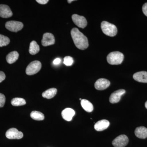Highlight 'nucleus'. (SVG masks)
Masks as SVG:
<instances>
[{
    "mask_svg": "<svg viewBox=\"0 0 147 147\" xmlns=\"http://www.w3.org/2000/svg\"><path fill=\"white\" fill-rule=\"evenodd\" d=\"M71 35L75 46L78 49L84 50L88 47V40L87 37L77 28H73L71 30Z\"/></svg>",
    "mask_w": 147,
    "mask_h": 147,
    "instance_id": "nucleus-1",
    "label": "nucleus"
},
{
    "mask_svg": "<svg viewBox=\"0 0 147 147\" xmlns=\"http://www.w3.org/2000/svg\"><path fill=\"white\" fill-rule=\"evenodd\" d=\"M101 28L103 33L108 36H115L117 33V27L107 21H102L101 24Z\"/></svg>",
    "mask_w": 147,
    "mask_h": 147,
    "instance_id": "nucleus-2",
    "label": "nucleus"
},
{
    "mask_svg": "<svg viewBox=\"0 0 147 147\" xmlns=\"http://www.w3.org/2000/svg\"><path fill=\"white\" fill-rule=\"evenodd\" d=\"M124 55L122 53L118 51L112 52L107 56V60L110 65L121 64L123 60Z\"/></svg>",
    "mask_w": 147,
    "mask_h": 147,
    "instance_id": "nucleus-3",
    "label": "nucleus"
},
{
    "mask_svg": "<svg viewBox=\"0 0 147 147\" xmlns=\"http://www.w3.org/2000/svg\"><path fill=\"white\" fill-rule=\"evenodd\" d=\"M41 68V63L38 61H34L29 64L26 69V73L32 75L37 73Z\"/></svg>",
    "mask_w": 147,
    "mask_h": 147,
    "instance_id": "nucleus-4",
    "label": "nucleus"
},
{
    "mask_svg": "<svg viewBox=\"0 0 147 147\" xmlns=\"http://www.w3.org/2000/svg\"><path fill=\"white\" fill-rule=\"evenodd\" d=\"M5 26L10 31L16 32L23 29L24 24L19 21H11L7 22Z\"/></svg>",
    "mask_w": 147,
    "mask_h": 147,
    "instance_id": "nucleus-5",
    "label": "nucleus"
},
{
    "mask_svg": "<svg viewBox=\"0 0 147 147\" xmlns=\"http://www.w3.org/2000/svg\"><path fill=\"white\" fill-rule=\"evenodd\" d=\"M128 137L125 135H119L116 137L112 142V144L115 147H124L128 144Z\"/></svg>",
    "mask_w": 147,
    "mask_h": 147,
    "instance_id": "nucleus-6",
    "label": "nucleus"
},
{
    "mask_svg": "<svg viewBox=\"0 0 147 147\" xmlns=\"http://www.w3.org/2000/svg\"><path fill=\"white\" fill-rule=\"evenodd\" d=\"M5 135L7 138L10 139H19L24 137L23 133L15 128H11L9 129L6 132Z\"/></svg>",
    "mask_w": 147,
    "mask_h": 147,
    "instance_id": "nucleus-7",
    "label": "nucleus"
},
{
    "mask_svg": "<svg viewBox=\"0 0 147 147\" xmlns=\"http://www.w3.org/2000/svg\"><path fill=\"white\" fill-rule=\"evenodd\" d=\"M71 18L74 24L79 28H84L86 26L87 21L84 16L74 14L71 16Z\"/></svg>",
    "mask_w": 147,
    "mask_h": 147,
    "instance_id": "nucleus-8",
    "label": "nucleus"
},
{
    "mask_svg": "<svg viewBox=\"0 0 147 147\" xmlns=\"http://www.w3.org/2000/svg\"><path fill=\"white\" fill-rule=\"evenodd\" d=\"M125 93V90L123 89H120L114 92L110 95V102L111 103H117L120 100L122 96Z\"/></svg>",
    "mask_w": 147,
    "mask_h": 147,
    "instance_id": "nucleus-9",
    "label": "nucleus"
},
{
    "mask_svg": "<svg viewBox=\"0 0 147 147\" xmlns=\"http://www.w3.org/2000/svg\"><path fill=\"white\" fill-rule=\"evenodd\" d=\"M110 82L108 79H98L94 84V87L96 90H102L106 89L110 86Z\"/></svg>",
    "mask_w": 147,
    "mask_h": 147,
    "instance_id": "nucleus-10",
    "label": "nucleus"
},
{
    "mask_svg": "<svg viewBox=\"0 0 147 147\" xmlns=\"http://www.w3.org/2000/svg\"><path fill=\"white\" fill-rule=\"evenodd\" d=\"M41 43L43 46L53 45L55 43V37L52 34L46 33L43 34Z\"/></svg>",
    "mask_w": 147,
    "mask_h": 147,
    "instance_id": "nucleus-11",
    "label": "nucleus"
},
{
    "mask_svg": "<svg viewBox=\"0 0 147 147\" xmlns=\"http://www.w3.org/2000/svg\"><path fill=\"white\" fill-rule=\"evenodd\" d=\"M13 15L12 11L8 6L0 5V16L2 18H7Z\"/></svg>",
    "mask_w": 147,
    "mask_h": 147,
    "instance_id": "nucleus-12",
    "label": "nucleus"
},
{
    "mask_svg": "<svg viewBox=\"0 0 147 147\" xmlns=\"http://www.w3.org/2000/svg\"><path fill=\"white\" fill-rule=\"evenodd\" d=\"M110 125L109 121L105 119L98 121L95 124L94 128L98 131H102L106 129Z\"/></svg>",
    "mask_w": 147,
    "mask_h": 147,
    "instance_id": "nucleus-13",
    "label": "nucleus"
},
{
    "mask_svg": "<svg viewBox=\"0 0 147 147\" xmlns=\"http://www.w3.org/2000/svg\"><path fill=\"white\" fill-rule=\"evenodd\" d=\"M133 79L139 82L147 83V72L146 71H141L134 74Z\"/></svg>",
    "mask_w": 147,
    "mask_h": 147,
    "instance_id": "nucleus-14",
    "label": "nucleus"
},
{
    "mask_svg": "<svg viewBox=\"0 0 147 147\" xmlns=\"http://www.w3.org/2000/svg\"><path fill=\"white\" fill-rule=\"evenodd\" d=\"M75 114V111L70 108H65L63 110L61 113L63 118L67 121H71Z\"/></svg>",
    "mask_w": 147,
    "mask_h": 147,
    "instance_id": "nucleus-15",
    "label": "nucleus"
},
{
    "mask_svg": "<svg viewBox=\"0 0 147 147\" xmlns=\"http://www.w3.org/2000/svg\"><path fill=\"white\" fill-rule=\"evenodd\" d=\"M134 133L138 138L146 139L147 137V128L144 126L139 127L135 129Z\"/></svg>",
    "mask_w": 147,
    "mask_h": 147,
    "instance_id": "nucleus-16",
    "label": "nucleus"
},
{
    "mask_svg": "<svg viewBox=\"0 0 147 147\" xmlns=\"http://www.w3.org/2000/svg\"><path fill=\"white\" fill-rule=\"evenodd\" d=\"M19 54L16 51L11 52L7 56L6 61L9 64H12L15 63L18 60Z\"/></svg>",
    "mask_w": 147,
    "mask_h": 147,
    "instance_id": "nucleus-17",
    "label": "nucleus"
},
{
    "mask_svg": "<svg viewBox=\"0 0 147 147\" xmlns=\"http://www.w3.org/2000/svg\"><path fill=\"white\" fill-rule=\"evenodd\" d=\"M81 103L82 108L88 113H91L93 110V105L89 100L86 99H82Z\"/></svg>",
    "mask_w": 147,
    "mask_h": 147,
    "instance_id": "nucleus-18",
    "label": "nucleus"
},
{
    "mask_svg": "<svg viewBox=\"0 0 147 147\" xmlns=\"http://www.w3.org/2000/svg\"><path fill=\"white\" fill-rule=\"evenodd\" d=\"M57 93V89L55 88H52L47 90L42 93V97L47 99L53 98L56 95Z\"/></svg>",
    "mask_w": 147,
    "mask_h": 147,
    "instance_id": "nucleus-19",
    "label": "nucleus"
},
{
    "mask_svg": "<svg viewBox=\"0 0 147 147\" xmlns=\"http://www.w3.org/2000/svg\"><path fill=\"white\" fill-rule=\"evenodd\" d=\"M40 47L39 45L35 41H32L30 44L29 48V53L32 55H35L39 52Z\"/></svg>",
    "mask_w": 147,
    "mask_h": 147,
    "instance_id": "nucleus-20",
    "label": "nucleus"
},
{
    "mask_svg": "<svg viewBox=\"0 0 147 147\" xmlns=\"http://www.w3.org/2000/svg\"><path fill=\"white\" fill-rule=\"evenodd\" d=\"M30 117L32 119L36 121L43 120L45 118L44 115L39 111H32L30 114Z\"/></svg>",
    "mask_w": 147,
    "mask_h": 147,
    "instance_id": "nucleus-21",
    "label": "nucleus"
},
{
    "mask_svg": "<svg viewBox=\"0 0 147 147\" xmlns=\"http://www.w3.org/2000/svg\"><path fill=\"white\" fill-rule=\"evenodd\" d=\"M25 99L21 98H15L11 100V105L14 106H22L26 104Z\"/></svg>",
    "mask_w": 147,
    "mask_h": 147,
    "instance_id": "nucleus-22",
    "label": "nucleus"
},
{
    "mask_svg": "<svg viewBox=\"0 0 147 147\" xmlns=\"http://www.w3.org/2000/svg\"><path fill=\"white\" fill-rule=\"evenodd\" d=\"M10 42V40L7 37L0 34V47L8 45Z\"/></svg>",
    "mask_w": 147,
    "mask_h": 147,
    "instance_id": "nucleus-23",
    "label": "nucleus"
},
{
    "mask_svg": "<svg viewBox=\"0 0 147 147\" xmlns=\"http://www.w3.org/2000/svg\"><path fill=\"white\" fill-rule=\"evenodd\" d=\"M74 62L73 58L69 56H67L64 58L63 63L66 66H71Z\"/></svg>",
    "mask_w": 147,
    "mask_h": 147,
    "instance_id": "nucleus-24",
    "label": "nucleus"
},
{
    "mask_svg": "<svg viewBox=\"0 0 147 147\" xmlns=\"http://www.w3.org/2000/svg\"><path fill=\"white\" fill-rule=\"evenodd\" d=\"M5 102V97L4 95L0 93V108L3 107Z\"/></svg>",
    "mask_w": 147,
    "mask_h": 147,
    "instance_id": "nucleus-25",
    "label": "nucleus"
},
{
    "mask_svg": "<svg viewBox=\"0 0 147 147\" xmlns=\"http://www.w3.org/2000/svg\"><path fill=\"white\" fill-rule=\"evenodd\" d=\"M142 11L144 14L147 16V3H145L142 7Z\"/></svg>",
    "mask_w": 147,
    "mask_h": 147,
    "instance_id": "nucleus-26",
    "label": "nucleus"
},
{
    "mask_svg": "<svg viewBox=\"0 0 147 147\" xmlns=\"http://www.w3.org/2000/svg\"><path fill=\"white\" fill-rule=\"evenodd\" d=\"M5 75L3 71H0V83L5 79Z\"/></svg>",
    "mask_w": 147,
    "mask_h": 147,
    "instance_id": "nucleus-27",
    "label": "nucleus"
},
{
    "mask_svg": "<svg viewBox=\"0 0 147 147\" xmlns=\"http://www.w3.org/2000/svg\"><path fill=\"white\" fill-rule=\"evenodd\" d=\"M61 59L60 58H57L53 61V64L55 65H58L60 63Z\"/></svg>",
    "mask_w": 147,
    "mask_h": 147,
    "instance_id": "nucleus-28",
    "label": "nucleus"
},
{
    "mask_svg": "<svg viewBox=\"0 0 147 147\" xmlns=\"http://www.w3.org/2000/svg\"><path fill=\"white\" fill-rule=\"evenodd\" d=\"M36 1L40 4L44 5L47 3L49 1L48 0H36Z\"/></svg>",
    "mask_w": 147,
    "mask_h": 147,
    "instance_id": "nucleus-29",
    "label": "nucleus"
},
{
    "mask_svg": "<svg viewBox=\"0 0 147 147\" xmlns=\"http://www.w3.org/2000/svg\"><path fill=\"white\" fill-rule=\"evenodd\" d=\"M73 1H74V0H69V1H67V2H68L69 3H70L72 2Z\"/></svg>",
    "mask_w": 147,
    "mask_h": 147,
    "instance_id": "nucleus-30",
    "label": "nucleus"
},
{
    "mask_svg": "<svg viewBox=\"0 0 147 147\" xmlns=\"http://www.w3.org/2000/svg\"><path fill=\"white\" fill-rule=\"evenodd\" d=\"M145 107H146V108L147 109V101L146 102V103H145Z\"/></svg>",
    "mask_w": 147,
    "mask_h": 147,
    "instance_id": "nucleus-31",
    "label": "nucleus"
},
{
    "mask_svg": "<svg viewBox=\"0 0 147 147\" xmlns=\"http://www.w3.org/2000/svg\"><path fill=\"white\" fill-rule=\"evenodd\" d=\"M80 99V100H82V98H80V99Z\"/></svg>",
    "mask_w": 147,
    "mask_h": 147,
    "instance_id": "nucleus-32",
    "label": "nucleus"
}]
</instances>
